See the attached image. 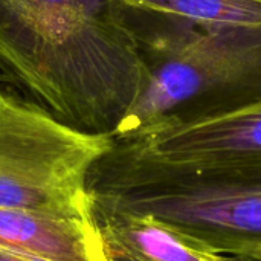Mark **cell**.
Instances as JSON below:
<instances>
[{"label": "cell", "instance_id": "6", "mask_svg": "<svg viewBox=\"0 0 261 261\" xmlns=\"http://www.w3.org/2000/svg\"><path fill=\"white\" fill-rule=\"evenodd\" d=\"M89 199L107 261H240L154 216L119 208L90 194Z\"/></svg>", "mask_w": 261, "mask_h": 261}, {"label": "cell", "instance_id": "11", "mask_svg": "<svg viewBox=\"0 0 261 261\" xmlns=\"http://www.w3.org/2000/svg\"><path fill=\"white\" fill-rule=\"evenodd\" d=\"M240 261H243V260H240Z\"/></svg>", "mask_w": 261, "mask_h": 261}, {"label": "cell", "instance_id": "2", "mask_svg": "<svg viewBox=\"0 0 261 261\" xmlns=\"http://www.w3.org/2000/svg\"><path fill=\"white\" fill-rule=\"evenodd\" d=\"M87 193L154 216L219 254L261 261V156L171 164L112 139L89 171Z\"/></svg>", "mask_w": 261, "mask_h": 261}, {"label": "cell", "instance_id": "8", "mask_svg": "<svg viewBox=\"0 0 261 261\" xmlns=\"http://www.w3.org/2000/svg\"><path fill=\"white\" fill-rule=\"evenodd\" d=\"M124 6L196 26L261 24V0H119Z\"/></svg>", "mask_w": 261, "mask_h": 261}, {"label": "cell", "instance_id": "5", "mask_svg": "<svg viewBox=\"0 0 261 261\" xmlns=\"http://www.w3.org/2000/svg\"><path fill=\"white\" fill-rule=\"evenodd\" d=\"M171 164H210L261 156V102L242 112L132 139H113Z\"/></svg>", "mask_w": 261, "mask_h": 261}, {"label": "cell", "instance_id": "10", "mask_svg": "<svg viewBox=\"0 0 261 261\" xmlns=\"http://www.w3.org/2000/svg\"><path fill=\"white\" fill-rule=\"evenodd\" d=\"M2 93H3V92H2V90H0V95H2Z\"/></svg>", "mask_w": 261, "mask_h": 261}, {"label": "cell", "instance_id": "3", "mask_svg": "<svg viewBox=\"0 0 261 261\" xmlns=\"http://www.w3.org/2000/svg\"><path fill=\"white\" fill-rule=\"evenodd\" d=\"M141 90L112 139H132L261 102V24L196 26L141 40Z\"/></svg>", "mask_w": 261, "mask_h": 261}, {"label": "cell", "instance_id": "7", "mask_svg": "<svg viewBox=\"0 0 261 261\" xmlns=\"http://www.w3.org/2000/svg\"><path fill=\"white\" fill-rule=\"evenodd\" d=\"M0 248L43 261H107L92 216L0 208Z\"/></svg>", "mask_w": 261, "mask_h": 261}, {"label": "cell", "instance_id": "1", "mask_svg": "<svg viewBox=\"0 0 261 261\" xmlns=\"http://www.w3.org/2000/svg\"><path fill=\"white\" fill-rule=\"evenodd\" d=\"M0 67L58 121L110 138L145 70L119 0H0Z\"/></svg>", "mask_w": 261, "mask_h": 261}, {"label": "cell", "instance_id": "4", "mask_svg": "<svg viewBox=\"0 0 261 261\" xmlns=\"http://www.w3.org/2000/svg\"><path fill=\"white\" fill-rule=\"evenodd\" d=\"M110 145V136L80 132L2 93L0 208L92 216L87 176Z\"/></svg>", "mask_w": 261, "mask_h": 261}, {"label": "cell", "instance_id": "9", "mask_svg": "<svg viewBox=\"0 0 261 261\" xmlns=\"http://www.w3.org/2000/svg\"><path fill=\"white\" fill-rule=\"evenodd\" d=\"M0 261H43V260H38V258H34V257L24 255V254H20V252H14V251L5 249V248H0Z\"/></svg>", "mask_w": 261, "mask_h": 261}]
</instances>
